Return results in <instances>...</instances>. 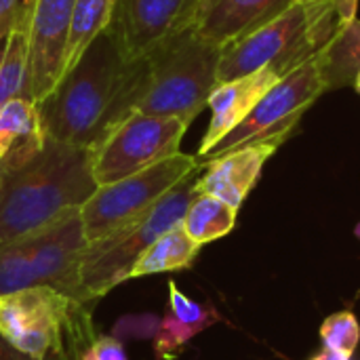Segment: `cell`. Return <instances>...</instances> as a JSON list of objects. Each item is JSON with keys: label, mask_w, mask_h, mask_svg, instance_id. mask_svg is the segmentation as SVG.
<instances>
[{"label": "cell", "mask_w": 360, "mask_h": 360, "mask_svg": "<svg viewBox=\"0 0 360 360\" xmlns=\"http://www.w3.org/2000/svg\"><path fill=\"white\" fill-rule=\"evenodd\" d=\"M143 78L146 59H127L105 30L38 103L46 137L93 150L120 120L135 114Z\"/></svg>", "instance_id": "6da1fadb"}, {"label": "cell", "mask_w": 360, "mask_h": 360, "mask_svg": "<svg viewBox=\"0 0 360 360\" xmlns=\"http://www.w3.org/2000/svg\"><path fill=\"white\" fill-rule=\"evenodd\" d=\"M95 190L91 150L49 137L38 150L0 162V245L80 211Z\"/></svg>", "instance_id": "7a4b0ae2"}, {"label": "cell", "mask_w": 360, "mask_h": 360, "mask_svg": "<svg viewBox=\"0 0 360 360\" xmlns=\"http://www.w3.org/2000/svg\"><path fill=\"white\" fill-rule=\"evenodd\" d=\"M340 25L331 6L316 0H295L272 21L221 49L217 80L228 82L264 68L285 78L312 61Z\"/></svg>", "instance_id": "3957f363"}, {"label": "cell", "mask_w": 360, "mask_h": 360, "mask_svg": "<svg viewBox=\"0 0 360 360\" xmlns=\"http://www.w3.org/2000/svg\"><path fill=\"white\" fill-rule=\"evenodd\" d=\"M221 46L200 38L192 27L165 40L146 59V78L135 112L192 120L207 108L219 84Z\"/></svg>", "instance_id": "277c9868"}, {"label": "cell", "mask_w": 360, "mask_h": 360, "mask_svg": "<svg viewBox=\"0 0 360 360\" xmlns=\"http://www.w3.org/2000/svg\"><path fill=\"white\" fill-rule=\"evenodd\" d=\"M200 171L202 167L181 179L139 219L122 226L101 240L86 245L78 266V283L74 291L76 302L89 304L108 295L114 287L124 283L127 272L141 251L184 221L190 202L198 194L196 181Z\"/></svg>", "instance_id": "5b68a950"}, {"label": "cell", "mask_w": 360, "mask_h": 360, "mask_svg": "<svg viewBox=\"0 0 360 360\" xmlns=\"http://www.w3.org/2000/svg\"><path fill=\"white\" fill-rule=\"evenodd\" d=\"M80 211L19 240L0 245V293L53 287L74 297L86 249Z\"/></svg>", "instance_id": "8992f818"}, {"label": "cell", "mask_w": 360, "mask_h": 360, "mask_svg": "<svg viewBox=\"0 0 360 360\" xmlns=\"http://www.w3.org/2000/svg\"><path fill=\"white\" fill-rule=\"evenodd\" d=\"M323 93H327V82L316 55L312 61L281 78L238 127H234L224 139H219L205 156L196 158L198 165H205L245 146H283L293 135L304 114L316 103Z\"/></svg>", "instance_id": "52a82bcc"}, {"label": "cell", "mask_w": 360, "mask_h": 360, "mask_svg": "<svg viewBox=\"0 0 360 360\" xmlns=\"http://www.w3.org/2000/svg\"><path fill=\"white\" fill-rule=\"evenodd\" d=\"M196 169H200L196 156L177 152L135 175L108 186H97L93 196L80 207L86 243L101 240L146 215L169 190Z\"/></svg>", "instance_id": "ba28073f"}, {"label": "cell", "mask_w": 360, "mask_h": 360, "mask_svg": "<svg viewBox=\"0 0 360 360\" xmlns=\"http://www.w3.org/2000/svg\"><path fill=\"white\" fill-rule=\"evenodd\" d=\"M80 306L53 287L0 293V338L32 360H70L65 335Z\"/></svg>", "instance_id": "9c48e42d"}, {"label": "cell", "mask_w": 360, "mask_h": 360, "mask_svg": "<svg viewBox=\"0 0 360 360\" xmlns=\"http://www.w3.org/2000/svg\"><path fill=\"white\" fill-rule=\"evenodd\" d=\"M188 127L190 122L181 118L139 112L120 120L91 150L95 184H114L177 154Z\"/></svg>", "instance_id": "30bf717a"}, {"label": "cell", "mask_w": 360, "mask_h": 360, "mask_svg": "<svg viewBox=\"0 0 360 360\" xmlns=\"http://www.w3.org/2000/svg\"><path fill=\"white\" fill-rule=\"evenodd\" d=\"M74 2L34 0L32 4L25 97L36 103H42L61 78Z\"/></svg>", "instance_id": "8fae6325"}, {"label": "cell", "mask_w": 360, "mask_h": 360, "mask_svg": "<svg viewBox=\"0 0 360 360\" xmlns=\"http://www.w3.org/2000/svg\"><path fill=\"white\" fill-rule=\"evenodd\" d=\"M194 4L196 0H118L108 30L127 59H139L188 30Z\"/></svg>", "instance_id": "7c38bea8"}, {"label": "cell", "mask_w": 360, "mask_h": 360, "mask_svg": "<svg viewBox=\"0 0 360 360\" xmlns=\"http://www.w3.org/2000/svg\"><path fill=\"white\" fill-rule=\"evenodd\" d=\"M295 0H196L190 27L215 46H226L272 21Z\"/></svg>", "instance_id": "4fadbf2b"}, {"label": "cell", "mask_w": 360, "mask_h": 360, "mask_svg": "<svg viewBox=\"0 0 360 360\" xmlns=\"http://www.w3.org/2000/svg\"><path fill=\"white\" fill-rule=\"evenodd\" d=\"M278 148L276 143L245 146L200 165L202 171L196 181V192L215 196L238 211Z\"/></svg>", "instance_id": "5bb4252c"}, {"label": "cell", "mask_w": 360, "mask_h": 360, "mask_svg": "<svg viewBox=\"0 0 360 360\" xmlns=\"http://www.w3.org/2000/svg\"><path fill=\"white\" fill-rule=\"evenodd\" d=\"M283 76L270 68L257 70L253 74L219 82L209 97L207 108H211L209 127L200 139L196 158L205 156L219 139H224L234 127H238L249 112L257 105V101L281 80Z\"/></svg>", "instance_id": "9a60e30c"}, {"label": "cell", "mask_w": 360, "mask_h": 360, "mask_svg": "<svg viewBox=\"0 0 360 360\" xmlns=\"http://www.w3.org/2000/svg\"><path fill=\"white\" fill-rule=\"evenodd\" d=\"M221 316L211 304H198L179 291L175 281H169V308L160 321L158 335L154 338V350L160 360L175 359L198 333L207 331Z\"/></svg>", "instance_id": "2e32d148"}, {"label": "cell", "mask_w": 360, "mask_h": 360, "mask_svg": "<svg viewBox=\"0 0 360 360\" xmlns=\"http://www.w3.org/2000/svg\"><path fill=\"white\" fill-rule=\"evenodd\" d=\"M46 141L40 105L30 97H13L0 105V162L38 150Z\"/></svg>", "instance_id": "e0dca14e"}, {"label": "cell", "mask_w": 360, "mask_h": 360, "mask_svg": "<svg viewBox=\"0 0 360 360\" xmlns=\"http://www.w3.org/2000/svg\"><path fill=\"white\" fill-rule=\"evenodd\" d=\"M200 247L186 234L184 226H175L162 236H158L141 255L135 259L131 270L127 272L124 281H135L143 276L165 274V272H179L194 264L198 257Z\"/></svg>", "instance_id": "ac0fdd59"}, {"label": "cell", "mask_w": 360, "mask_h": 360, "mask_svg": "<svg viewBox=\"0 0 360 360\" xmlns=\"http://www.w3.org/2000/svg\"><path fill=\"white\" fill-rule=\"evenodd\" d=\"M327 91L352 86L360 72V19L338 27L327 46L319 53Z\"/></svg>", "instance_id": "d6986e66"}, {"label": "cell", "mask_w": 360, "mask_h": 360, "mask_svg": "<svg viewBox=\"0 0 360 360\" xmlns=\"http://www.w3.org/2000/svg\"><path fill=\"white\" fill-rule=\"evenodd\" d=\"M116 2L118 0H76L74 2L61 76L68 70H72L76 61L82 57V53L89 49V44L110 27L114 11H116Z\"/></svg>", "instance_id": "ffe728a7"}, {"label": "cell", "mask_w": 360, "mask_h": 360, "mask_svg": "<svg viewBox=\"0 0 360 360\" xmlns=\"http://www.w3.org/2000/svg\"><path fill=\"white\" fill-rule=\"evenodd\" d=\"M236 215L238 211L226 205L224 200L209 194H196L188 207L181 226L198 247H205L213 240L228 236L236 226Z\"/></svg>", "instance_id": "44dd1931"}, {"label": "cell", "mask_w": 360, "mask_h": 360, "mask_svg": "<svg viewBox=\"0 0 360 360\" xmlns=\"http://www.w3.org/2000/svg\"><path fill=\"white\" fill-rule=\"evenodd\" d=\"M30 21L15 27L0 42V105L13 97L25 95L27 84V51Z\"/></svg>", "instance_id": "7402d4cb"}, {"label": "cell", "mask_w": 360, "mask_h": 360, "mask_svg": "<svg viewBox=\"0 0 360 360\" xmlns=\"http://www.w3.org/2000/svg\"><path fill=\"white\" fill-rule=\"evenodd\" d=\"M321 340L325 350L352 356L360 344V323L352 312H338L323 321Z\"/></svg>", "instance_id": "603a6c76"}, {"label": "cell", "mask_w": 360, "mask_h": 360, "mask_svg": "<svg viewBox=\"0 0 360 360\" xmlns=\"http://www.w3.org/2000/svg\"><path fill=\"white\" fill-rule=\"evenodd\" d=\"M160 329V319L156 314H124L114 323L112 338L118 342H129V340H154Z\"/></svg>", "instance_id": "cb8c5ba5"}, {"label": "cell", "mask_w": 360, "mask_h": 360, "mask_svg": "<svg viewBox=\"0 0 360 360\" xmlns=\"http://www.w3.org/2000/svg\"><path fill=\"white\" fill-rule=\"evenodd\" d=\"M34 0H0V42L21 23L30 21Z\"/></svg>", "instance_id": "d4e9b609"}, {"label": "cell", "mask_w": 360, "mask_h": 360, "mask_svg": "<svg viewBox=\"0 0 360 360\" xmlns=\"http://www.w3.org/2000/svg\"><path fill=\"white\" fill-rule=\"evenodd\" d=\"M72 360H129L122 342L112 335H95V340Z\"/></svg>", "instance_id": "484cf974"}, {"label": "cell", "mask_w": 360, "mask_h": 360, "mask_svg": "<svg viewBox=\"0 0 360 360\" xmlns=\"http://www.w3.org/2000/svg\"><path fill=\"white\" fill-rule=\"evenodd\" d=\"M316 2H323V4H327V6H331L333 13L338 15L340 23L344 25V23L356 19L360 0H316Z\"/></svg>", "instance_id": "4316f807"}, {"label": "cell", "mask_w": 360, "mask_h": 360, "mask_svg": "<svg viewBox=\"0 0 360 360\" xmlns=\"http://www.w3.org/2000/svg\"><path fill=\"white\" fill-rule=\"evenodd\" d=\"M0 360H32L23 354H19L13 346H8L2 338H0Z\"/></svg>", "instance_id": "83f0119b"}, {"label": "cell", "mask_w": 360, "mask_h": 360, "mask_svg": "<svg viewBox=\"0 0 360 360\" xmlns=\"http://www.w3.org/2000/svg\"><path fill=\"white\" fill-rule=\"evenodd\" d=\"M308 360H352V356H346V354H340V352H333V350H325L323 348V352L314 354L312 359Z\"/></svg>", "instance_id": "f1b7e54d"}, {"label": "cell", "mask_w": 360, "mask_h": 360, "mask_svg": "<svg viewBox=\"0 0 360 360\" xmlns=\"http://www.w3.org/2000/svg\"><path fill=\"white\" fill-rule=\"evenodd\" d=\"M352 86L356 89V93H359V95H360V72H359V76L354 78V84H352Z\"/></svg>", "instance_id": "f546056e"}]
</instances>
